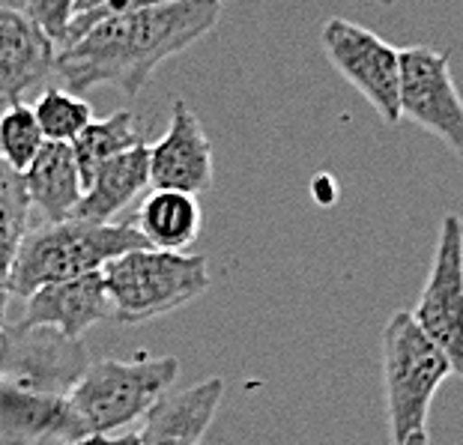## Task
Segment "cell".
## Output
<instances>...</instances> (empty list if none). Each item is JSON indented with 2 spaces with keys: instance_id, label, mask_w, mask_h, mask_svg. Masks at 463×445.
<instances>
[{
  "instance_id": "6da1fadb",
  "label": "cell",
  "mask_w": 463,
  "mask_h": 445,
  "mask_svg": "<svg viewBox=\"0 0 463 445\" xmlns=\"http://www.w3.org/2000/svg\"><path fill=\"white\" fill-rule=\"evenodd\" d=\"M224 4L219 0H171L137 13L108 18L75 43L57 48L54 72L69 93H87L114 84L126 96H141L165 61L219 24Z\"/></svg>"
},
{
  "instance_id": "7a4b0ae2",
  "label": "cell",
  "mask_w": 463,
  "mask_h": 445,
  "mask_svg": "<svg viewBox=\"0 0 463 445\" xmlns=\"http://www.w3.org/2000/svg\"><path fill=\"white\" fill-rule=\"evenodd\" d=\"M146 245L150 242L135 224L45 222L43 227H31L18 242L9 266V296L27 299L39 287L99 272L108 260Z\"/></svg>"
},
{
  "instance_id": "3957f363",
  "label": "cell",
  "mask_w": 463,
  "mask_h": 445,
  "mask_svg": "<svg viewBox=\"0 0 463 445\" xmlns=\"http://www.w3.org/2000/svg\"><path fill=\"white\" fill-rule=\"evenodd\" d=\"M180 362L174 355H135V359H105L84 371L66 394L75 437H111L129 428L159 403L174 380Z\"/></svg>"
},
{
  "instance_id": "277c9868",
  "label": "cell",
  "mask_w": 463,
  "mask_h": 445,
  "mask_svg": "<svg viewBox=\"0 0 463 445\" xmlns=\"http://www.w3.org/2000/svg\"><path fill=\"white\" fill-rule=\"evenodd\" d=\"M102 284L111 299L114 320L137 326L165 317L210 287V266L201 254L135 249L102 266Z\"/></svg>"
},
{
  "instance_id": "5b68a950",
  "label": "cell",
  "mask_w": 463,
  "mask_h": 445,
  "mask_svg": "<svg viewBox=\"0 0 463 445\" xmlns=\"http://www.w3.org/2000/svg\"><path fill=\"white\" fill-rule=\"evenodd\" d=\"M451 362L433 344L410 311H398L383 329V385L392 442L425 431L433 394L446 383Z\"/></svg>"
},
{
  "instance_id": "8992f818",
  "label": "cell",
  "mask_w": 463,
  "mask_h": 445,
  "mask_svg": "<svg viewBox=\"0 0 463 445\" xmlns=\"http://www.w3.org/2000/svg\"><path fill=\"white\" fill-rule=\"evenodd\" d=\"M323 54L329 57L344 81H350L364 96L386 126L401 123V57L368 27L347 18H329L320 27Z\"/></svg>"
},
{
  "instance_id": "52a82bcc",
  "label": "cell",
  "mask_w": 463,
  "mask_h": 445,
  "mask_svg": "<svg viewBox=\"0 0 463 445\" xmlns=\"http://www.w3.org/2000/svg\"><path fill=\"white\" fill-rule=\"evenodd\" d=\"M410 314L463 377V219L458 213L442 215L430 272Z\"/></svg>"
},
{
  "instance_id": "ba28073f",
  "label": "cell",
  "mask_w": 463,
  "mask_h": 445,
  "mask_svg": "<svg viewBox=\"0 0 463 445\" xmlns=\"http://www.w3.org/2000/svg\"><path fill=\"white\" fill-rule=\"evenodd\" d=\"M401 57V120L421 126L463 159V99L451 78L449 54L407 45Z\"/></svg>"
},
{
  "instance_id": "9c48e42d",
  "label": "cell",
  "mask_w": 463,
  "mask_h": 445,
  "mask_svg": "<svg viewBox=\"0 0 463 445\" xmlns=\"http://www.w3.org/2000/svg\"><path fill=\"white\" fill-rule=\"evenodd\" d=\"M87 368L90 365L81 341H69L52 329H4L0 380L45 394H69Z\"/></svg>"
},
{
  "instance_id": "30bf717a",
  "label": "cell",
  "mask_w": 463,
  "mask_h": 445,
  "mask_svg": "<svg viewBox=\"0 0 463 445\" xmlns=\"http://www.w3.org/2000/svg\"><path fill=\"white\" fill-rule=\"evenodd\" d=\"M146 150H150L153 189L201 194L213 185V144L198 114L183 99L174 102L165 135L156 144H146Z\"/></svg>"
},
{
  "instance_id": "8fae6325",
  "label": "cell",
  "mask_w": 463,
  "mask_h": 445,
  "mask_svg": "<svg viewBox=\"0 0 463 445\" xmlns=\"http://www.w3.org/2000/svg\"><path fill=\"white\" fill-rule=\"evenodd\" d=\"M102 320H114V308L105 293L102 272H90L81 279L39 287L33 296H27L22 317L13 329H52L69 341H81L84 332Z\"/></svg>"
},
{
  "instance_id": "7c38bea8",
  "label": "cell",
  "mask_w": 463,
  "mask_h": 445,
  "mask_svg": "<svg viewBox=\"0 0 463 445\" xmlns=\"http://www.w3.org/2000/svg\"><path fill=\"white\" fill-rule=\"evenodd\" d=\"M57 43L24 9L0 6V102H22L54 72Z\"/></svg>"
},
{
  "instance_id": "4fadbf2b",
  "label": "cell",
  "mask_w": 463,
  "mask_h": 445,
  "mask_svg": "<svg viewBox=\"0 0 463 445\" xmlns=\"http://www.w3.org/2000/svg\"><path fill=\"white\" fill-rule=\"evenodd\" d=\"M224 398V380L210 377L183 392H167L144 415L137 445H198Z\"/></svg>"
},
{
  "instance_id": "5bb4252c",
  "label": "cell",
  "mask_w": 463,
  "mask_h": 445,
  "mask_svg": "<svg viewBox=\"0 0 463 445\" xmlns=\"http://www.w3.org/2000/svg\"><path fill=\"white\" fill-rule=\"evenodd\" d=\"M144 189H150V150L146 144H137L114 159H108L90 180L81 204L72 219L111 224L114 215H120Z\"/></svg>"
},
{
  "instance_id": "9a60e30c",
  "label": "cell",
  "mask_w": 463,
  "mask_h": 445,
  "mask_svg": "<svg viewBox=\"0 0 463 445\" xmlns=\"http://www.w3.org/2000/svg\"><path fill=\"white\" fill-rule=\"evenodd\" d=\"M24 192L31 206L43 213L45 222H66L72 219L78 204L84 197V176L75 162L72 144L45 141L33 165L22 174Z\"/></svg>"
},
{
  "instance_id": "2e32d148",
  "label": "cell",
  "mask_w": 463,
  "mask_h": 445,
  "mask_svg": "<svg viewBox=\"0 0 463 445\" xmlns=\"http://www.w3.org/2000/svg\"><path fill=\"white\" fill-rule=\"evenodd\" d=\"M203 224L201 204L194 201V194L183 192H167L156 189L153 194H146V201L137 210L135 227L144 233V240L153 249L162 251H183L198 240Z\"/></svg>"
},
{
  "instance_id": "e0dca14e",
  "label": "cell",
  "mask_w": 463,
  "mask_h": 445,
  "mask_svg": "<svg viewBox=\"0 0 463 445\" xmlns=\"http://www.w3.org/2000/svg\"><path fill=\"white\" fill-rule=\"evenodd\" d=\"M137 144H144V137L137 132V120L132 111H114L105 120H93L72 141V153L78 167H81L84 185L108 159L132 150Z\"/></svg>"
},
{
  "instance_id": "ac0fdd59",
  "label": "cell",
  "mask_w": 463,
  "mask_h": 445,
  "mask_svg": "<svg viewBox=\"0 0 463 445\" xmlns=\"http://www.w3.org/2000/svg\"><path fill=\"white\" fill-rule=\"evenodd\" d=\"M45 141L72 144L93 123V108L84 96L69 93L66 87H48L31 105Z\"/></svg>"
},
{
  "instance_id": "d6986e66",
  "label": "cell",
  "mask_w": 463,
  "mask_h": 445,
  "mask_svg": "<svg viewBox=\"0 0 463 445\" xmlns=\"http://www.w3.org/2000/svg\"><path fill=\"white\" fill-rule=\"evenodd\" d=\"M45 147L33 108L24 102H9L0 108V156L15 174H24Z\"/></svg>"
},
{
  "instance_id": "ffe728a7",
  "label": "cell",
  "mask_w": 463,
  "mask_h": 445,
  "mask_svg": "<svg viewBox=\"0 0 463 445\" xmlns=\"http://www.w3.org/2000/svg\"><path fill=\"white\" fill-rule=\"evenodd\" d=\"M27 231H31V201H27L22 174H15L0 156V263L13 266L15 249Z\"/></svg>"
},
{
  "instance_id": "44dd1931",
  "label": "cell",
  "mask_w": 463,
  "mask_h": 445,
  "mask_svg": "<svg viewBox=\"0 0 463 445\" xmlns=\"http://www.w3.org/2000/svg\"><path fill=\"white\" fill-rule=\"evenodd\" d=\"M75 4L78 0H27L24 13L31 15L57 45H61L66 27L75 15Z\"/></svg>"
},
{
  "instance_id": "7402d4cb",
  "label": "cell",
  "mask_w": 463,
  "mask_h": 445,
  "mask_svg": "<svg viewBox=\"0 0 463 445\" xmlns=\"http://www.w3.org/2000/svg\"><path fill=\"white\" fill-rule=\"evenodd\" d=\"M66 445H137V433H123V437H84Z\"/></svg>"
},
{
  "instance_id": "603a6c76",
  "label": "cell",
  "mask_w": 463,
  "mask_h": 445,
  "mask_svg": "<svg viewBox=\"0 0 463 445\" xmlns=\"http://www.w3.org/2000/svg\"><path fill=\"white\" fill-rule=\"evenodd\" d=\"M6 299H9V266L0 263V338L6 329Z\"/></svg>"
},
{
  "instance_id": "cb8c5ba5",
  "label": "cell",
  "mask_w": 463,
  "mask_h": 445,
  "mask_svg": "<svg viewBox=\"0 0 463 445\" xmlns=\"http://www.w3.org/2000/svg\"><path fill=\"white\" fill-rule=\"evenodd\" d=\"M99 4H105V0H78V4H75V15L90 13V9H96Z\"/></svg>"
},
{
  "instance_id": "d4e9b609",
  "label": "cell",
  "mask_w": 463,
  "mask_h": 445,
  "mask_svg": "<svg viewBox=\"0 0 463 445\" xmlns=\"http://www.w3.org/2000/svg\"><path fill=\"white\" fill-rule=\"evenodd\" d=\"M398 445H430V440H428L425 431H419V433H412V437H407V440L398 442Z\"/></svg>"
},
{
  "instance_id": "484cf974",
  "label": "cell",
  "mask_w": 463,
  "mask_h": 445,
  "mask_svg": "<svg viewBox=\"0 0 463 445\" xmlns=\"http://www.w3.org/2000/svg\"><path fill=\"white\" fill-rule=\"evenodd\" d=\"M383 4H386V6H389V4H395V0H383Z\"/></svg>"
},
{
  "instance_id": "4316f807",
  "label": "cell",
  "mask_w": 463,
  "mask_h": 445,
  "mask_svg": "<svg viewBox=\"0 0 463 445\" xmlns=\"http://www.w3.org/2000/svg\"><path fill=\"white\" fill-rule=\"evenodd\" d=\"M219 4H231V0H219Z\"/></svg>"
}]
</instances>
